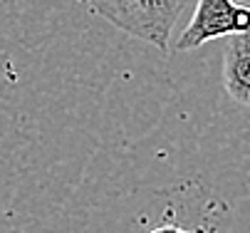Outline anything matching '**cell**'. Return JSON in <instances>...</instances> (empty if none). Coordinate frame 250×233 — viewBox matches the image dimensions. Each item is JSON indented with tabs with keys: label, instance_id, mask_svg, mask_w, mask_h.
<instances>
[{
	"label": "cell",
	"instance_id": "3",
	"mask_svg": "<svg viewBox=\"0 0 250 233\" xmlns=\"http://www.w3.org/2000/svg\"><path fill=\"white\" fill-rule=\"evenodd\" d=\"M223 87L230 99L250 107V30L230 35L223 47Z\"/></svg>",
	"mask_w": 250,
	"mask_h": 233
},
{
	"label": "cell",
	"instance_id": "4",
	"mask_svg": "<svg viewBox=\"0 0 250 233\" xmlns=\"http://www.w3.org/2000/svg\"><path fill=\"white\" fill-rule=\"evenodd\" d=\"M151 233H191V231H184V228H178V226H171V223H166V226H159V228H154Z\"/></svg>",
	"mask_w": 250,
	"mask_h": 233
},
{
	"label": "cell",
	"instance_id": "1",
	"mask_svg": "<svg viewBox=\"0 0 250 233\" xmlns=\"http://www.w3.org/2000/svg\"><path fill=\"white\" fill-rule=\"evenodd\" d=\"M186 5L188 0H89L92 13L161 52H168L173 25Z\"/></svg>",
	"mask_w": 250,
	"mask_h": 233
},
{
	"label": "cell",
	"instance_id": "2",
	"mask_svg": "<svg viewBox=\"0 0 250 233\" xmlns=\"http://www.w3.org/2000/svg\"><path fill=\"white\" fill-rule=\"evenodd\" d=\"M250 30V8L235 0H198L191 22L178 35L176 50L188 52L198 50L208 40L230 38Z\"/></svg>",
	"mask_w": 250,
	"mask_h": 233
}]
</instances>
